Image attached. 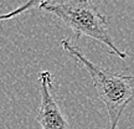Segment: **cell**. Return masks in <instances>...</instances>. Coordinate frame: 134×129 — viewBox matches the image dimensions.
Returning a JSON list of instances; mask_svg holds the SVG:
<instances>
[{"mask_svg": "<svg viewBox=\"0 0 134 129\" xmlns=\"http://www.w3.org/2000/svg\"><path fill=\"white\" fill-rule=\"evenodd\" d=\"M60 45L77 63H80L88 72L97 94L107 109L109 129H117L124 109L133 100L134 77L94 65L81 52L80 48L72 45L68 38L61 40Z\"/></svg>", "mask_w": 134, "mask_h": 129, "instance_id": "6da1fadb", "label": "cell"}, {"mask_svg": "<svg viewBox=\"0 0 134 129\" xmlns=\"http://www.w3.org/2000/svg\"><path fill=\"white\" fill-rule=\"evenodd\" d=\"M38 8L61 20L73 31L76 38H80L82 35L88 36L105 45L110 53L122 60L127 57V53L120 51L114 45L107 18L98 11L92 0H62L51 4H42Z\"/></svg>", "mask_w": 134, "mask_h": 129, "instance_id": "7a4b0ae2", "label": "cell"}, {"mask_svg": "<svg viewBox=\"0 0 134 129\" xmlns=\"http://www.w3.org/2000/svg\"><path fill=\"white\" fill-rule=\"evenodd\" d=\"M38 88H40L41 100L36 120L41 129H71L57 100L52 96L51 72L43 70L38 73Z\"/></svg>", "mask_w": 134, "mask_h": 129, "instance_id": "3957f363", "label": "cell"}, {"mask_svg": "<svg viewBox=\"0 0 134 129\" xmlns=\"http://www.w3.org/2000/svg\"><path fill=\"white\" fill-rule=\"evenodd\" d=\"M56 1H62V0H27L25 4L20 5L19 8H16L14 10H11L10 13L0 14V21L13 19V18L23 14V13H25V11H27L30 9H32L35 6H40V5H42V4H51V3H56Z\"/></svg>", "mask_w": 134, "mask_h": 129, "instance_id": "277c9868", "label": "cell"}]
</instances>
